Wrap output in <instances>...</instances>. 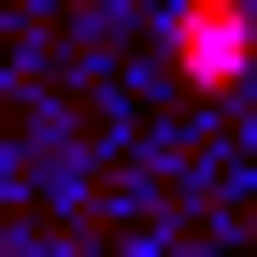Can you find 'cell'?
Listing matches in <instances>:
<instances>
[{
	"instance_id": "obj_1",
	"label": "cell",
	"mask_w": 257,
	"mask_h": 257,
	"mask_svg": "<svg viewBox=\"0 0 257 257\" xmlns=\"http://www.w3.org/2000/svg\"><path fill=\"white\" fill-rule=\"evenodd\" d=\"M243 43H257L243 0H172V72H186V86H229V72H243Z\"/></svg>"
}]
</instances>
